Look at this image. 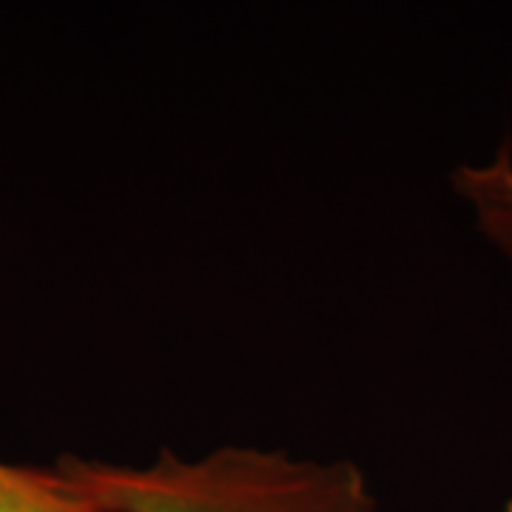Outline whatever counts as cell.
<instances>
[{
	"instance_id": "obj_4",
	"label": "cell",
	"mask_w": 512,
	"mask_h": 512,
	"mask_svg": "<svg viewBox=\"0 0 512 512\" xmlns=\"http://www.w3.org/2000/svg\"><path fill=\"white\" fill-rule=\"evenodd\" d=\"M507 512H512V501H510V504H507Z\"/></svg>"
},
{
	"instance_id": "obj_3",
	"label": "cell",
	"mask_w": 512,
	"mask_h": 512,
	"mask_svg": "<svg viewBox=\"0 0 512 512\" xmlns=\"http://www.w3.org/2000/svg\"><path fill=\"white\" fill-rule=\"evenodd\" d=\"M0 512H100L66 476L0 464Z\"/></svg>"
},
{
	"instance_id": "obj_2",
	"label": "cell",
	"mask_w": 512,
	"mask_h": 512,
	"mask_svg": "<svg viewBox=\"0 0 512 512\" xmlns=\"http://www.w3.org/2000/svg\"><path fill=\"white\" fill-rule=\"evenodd\" d=\"M456 194L476 214L481 234L512 262V151L498 148L490 163L461 165L453 174Z\"/></svg>"
},
{
	"instance_id": "obj_1",
	"label": "cell",
	"mask_w": 512,
	"mask_h": 512,
	"mask_svg": "<svg viewBox=\"0 0 512 512\" xmlns=\"http://www.w3.org/2000/svg\"><path fill=\"white\" fill-rule=\"evenodd\" d=\"M57 470L100 512H376L359 464L262 447L163 450L140 467L66 458Z\"/></svg>"
}]
</instances>
